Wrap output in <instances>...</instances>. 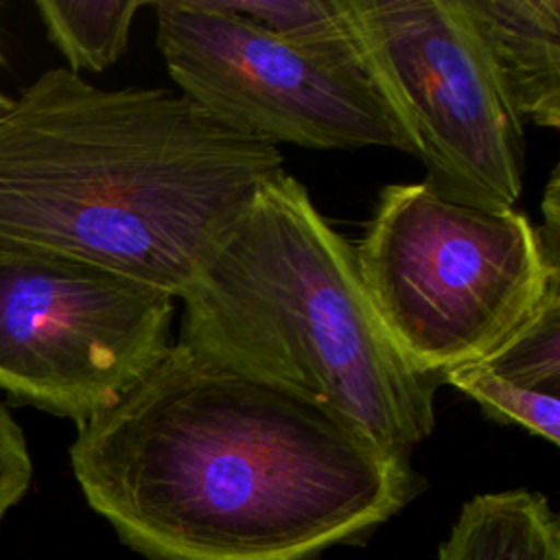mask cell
<instances>
[{"label": "cell", "mask_w": 560, "mask_h": 560, "mask_svg": "<svg viewBox=\"0 0 560 560\" xmlns=\"http://www.w3.org/2000/svg\"><path fill=\"white\" fill-rule=\"evenodd\" d=\"M70 466L149 560H313L363 540L424 479L313 400L179 341L77 424Z\"/></svg>", "instance_id": "cell-1"}, {"label": "cell", "mask_w": 560, "mask_h": 560, "mask_svg": "<svg viewBox=\"0 0 560 560\" xmlns=\"http://www.w3.org/2000/svg\"><path fill=\"white\" fill-rule=\"evenodd\" d=\"M284 158L164 88L42 72L0 114V243L179 298Z\"/></svg>", "instance_id": "cell-2"}, {"label": "cell", "mask_w": 560, "mask_h": 560, "mask_svg": "<svg viewBox=\"0 0 560 560\" xmlns=\"http://www.w3.org/2000/svg\"><path fill=\"white\" fill-rule=\"evenodd\" d=\"M175 341L282 385L409 459L435 427L438 378L407 365L361 287L352 245L284 168L179 293Z\"/></svg>", "instance_id": "cell-3"}, {"label": "cell", "mask_w": 560, "mask_h": 560, "mask_svg": "<svg viewBox=\"0 0 560 560\" xmlns=\"http://www.w3.org/2000/svg\"><path fill=\"white\" fill-rule=\"evenodd\" d=\"M352 249L387 339L431 378L486 359L560 287L529 214L466 206L429 182L385 186Z\"/></svg>", "instance_id": "cell-4"}, {"label": "cell", "mask_w": 560, "mask_h": 560, "mask_svg": "<svg viewBox=\"0 0 560 560\" xmlns=\"http://www.w3.org/2000/svg\"><path fill=\"white\" fill-rule=\"evenodd\" d=\"M365 74L440 195L488 210L523 188V122L462 0H343Z\"/></svg>", "instance_id": "cell-5"}, {"label": "cell", "mask_w": 560, "mask_h": 560, "mask_svg": "<svg viewBox=\"0 0 560 560\" xmlns=\"http://www.w3.org/2000/svg\"><path fill=\"white\" fill-rule=\"evenodd\" d=\"M175 300L63 252L0 243V389L85 422L168 352Z\"/></svg>", "instance_id": "cell-6"}, {"label": "cell", "mask_w": 560, "mask_h": 560, "mask_svg": "<svg viewBox=\"0 0 560 560\" xmlns=\"http://www.w3.org/2000/svg\"><path fill=\"white\" fill-rule=\"evenodd\" d=\"M155 44L179 94L267 144H411L361 63L298 48L221 0H160Z\"/></svg>", "instance_id": "cell-7"}, {"label": "cell", "mask_w": 560, "mask_h": 560, "mask_svg": "<svg viewBox=\"0 0 560 560\" xmlns=\"http://www.w3.org/2000/svg\"><path fill=\"white\" fill-rule=\"evenodd\" d=\"M444 383L472 398L501 424L560 442V287L486 359L455 368Z\"/></svg>", "instance_id": "cell-8"}, {"label": "cell", "mask_w": 560, "mask_h": 560, "mask_svg": "<svg viewBox=\"0 0 560 560\" xmlns=\"http://www.w3.org/2000/svg\"><path fill=\"white\" fill-rule=\"evenodd\" d=\"M521 122L560 127V0H462Z\"/></svg>", "instance_id": "cell-9"}, {"label": "cell", "mask_w": 560, "mask_h": 560, "mask_svg": "<svg viewBox=\"0 0 560 560\" xmlns=\"http://www.w3.org/2000/svg\"><path fill=\"white\" fill-rule=\"evenodd\" d=\"M438 560H560V518L536 490L475 494L440 542Z\"/></svg>", "instance_id": "cell-10"}, {"label": "cell", "mask_w": 560, "mask_h": 560, "mask_svg": "<svg viewBox=\"0 0 560 560\" xmlns=\"http://www.w3.org/2000/svg\"><path fill=\"white\" fill-rule=\"evenodd\" d=\"M140 0H37L48 39L66 57L68 70L103 72L127 48Z\"/></svg>", "instance_id": "cell-11"}, {"label": "cell", "mask_w": 560, "mask_h": 560, "mask_svg": "<svg viewBox=\"0 0 560 560\" xmlns=\"http://www.w3.org/2000/svg\"><path fill=\"white\" fill-rule=\"evenodd\" d=\"M280 39L339 61L361 63L343 0H221ZM363 66V63H361Z\"/></svg>", "instance_id": "cell-12"}, {"label": "cell", "mask_w": 560, "mask_h": 560, "mask_svg": "<svg viewBox=\"0 0 560 560\" xmlns=\"http://www.w3.org/2000/svg\"><path fill=\"white\" fill-rule=\"evenodd\" d=\"M33 459L26 435L4 405H0V521L28 492Z\"/></svg>", "instance_id": "cell-13"}, {"label": "cell", "mask_w": 560, "mask_h": 560, "mask_svg": "<svg viewBox=\"0 0 560 560\" xmlns=\"http://www.w3.org/2000/svg\"><path fill=\"white\" fill-rule=\"evenodd\" d=\"M560 175L553 166L542 195V225L536 228L540 249L551 265L560 267Z\"/></svg>", "instance_id": "cell-14"}, {"label": "cell", "mask_w": 560, "mask_h": 560, "mask_svg": "<svg viewBox=\"0 0 560 560\" xmlns=\"http://www.w3.org/2000/svg\"><path fill=\"white\" fill-rule=\"evenodd\" d=\"M11 98L13 96H9V94H4V92H0V114L11 105Z\"/></svg>", "instance_id": "cell-15"}, {"label": "cell", "mask_w": 560, "mask_h": 560, "mask_svg": "<svg viewBox=\"0 0 560 560\" xmlns=\"http://www.w3.org/2000/svg\"><path fill=\"white\" fill-rule=\"evenodd\" d=\"M7 63V57H4V50H2V42H0V68Z\"/></svg>", "instance_id": "cell-16"}]
</instances>
